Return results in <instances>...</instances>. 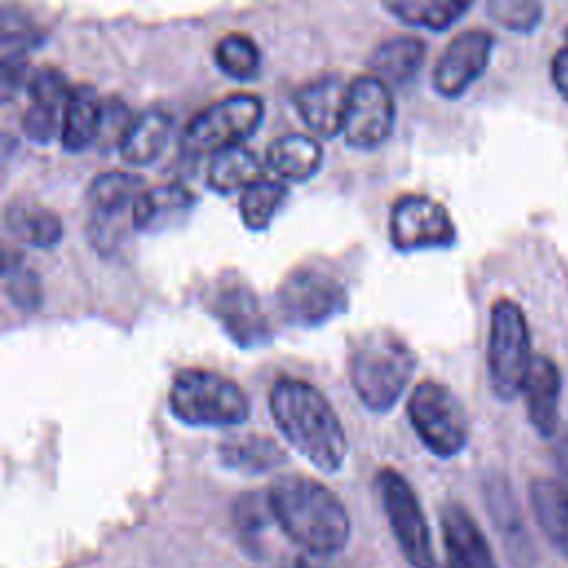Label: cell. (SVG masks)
Instances as JSON below:
<instances>
[{"instance_id": "obj_17", "label": "cell", "mask_w": 568, "mask_h": 568, "mask_svg": "<svg viewBox=\"0 0 568 568\" xmlns=\"http://www.w3.org/2000/svg\"><path fill=\"white\" fill-rule=\"evenodd\" d=\"M521 393L532 428L539 435L550 437L557 430L559 419L561 375L557 364L546 355H535L530 359Z\"/></svg>"}, {"instance_id": "obj_34", "label": "cell", "mask_w": 568, "mask_h": 568, "mask_svg": "<svg viewBox=\"0 0 568 568\" xmlns=\"http://www.w3.org/2000/svg\"><path fill=\"white\" fill-rule=\"evenodd\" d=\"M235 526L248 537L262 532L271 519H275L268 493H246L233 506Z\"/></svg>"}, {"instance_id": "obj_15", "label": "cell", "mask_w": 568, "mask_h": 568, "mask_svg": "<svg viewBox=\"0 0 568 568\" xmlns=\"http://www.w3.org/2000/svg\"><path fill=\"white\" fill-rule=\"evenodd\" d=\"M348 84L337 73L320 75L295 93V106L304 124L320 138L342 133Z\"/></svg>"}, {"instance_id": "obj_3", "label": "cell", "mask_w": 568, "mask_h": 568, "mask_svg": "<svg viewBox=\"0 0 568 568\" xmlns=\"http://www.w3.org/2000/svg\"><path fill=\"white\" fill-rule=\"evenodd\" d=\"M417 366L415 351L390 328H368L348 348V377L368 410L386 413L404 395Z\"/></svg>"}, {"instance_id": "obj_28", "label": "cell", "mask_w": 568, "mask_h": 568, "mask_svg": "<svg viewBox=\"0 0 568 568\" xmlns=\"http://www.w3.org/2000/svg\"><path fill=\"white\" fill-rule=\"evenodd\" d=\"M286 197V186L280 178L262 175L240 195V215L246 229L262 231L271 224Z\"/></svg>"}, {"instance_id": "obj_6", "label": "cell", "mask_w": 568, "mask_h": 568, "mask_svg": "<svg viewBox=\"0 0 568 568\" xmlns=\"http://www.w3.org/2000/svg\"><path fill=\"white\" fill-rule=\"evenodd\" d=\"M406 410L413 430L433 455L453 457L466 446L468 417L448 386L433 379L417 384Z\"/></svg>"}, {"instance_id": "obj_25", "label": "cell", "mask_w": 568, "mask_h": 568, "mask_svg": "<svg viewBox=\"0 0 568 568\" xmlns=\"http://www.w3.org/2000/svg\"><path fill=\"white\" fill-rule=\"evenodd\" d=\"M266 162H262L255 151L244 144L226 146L211 155L209 162V186L217 193L244 191L248 184L264 175Z\"/></svg>"}, {"instance_id": "obj_32", "label": "cell", "mask_w": 568, "mask_h": 568, "mask_svg": "<svg viewBox=\"0 0 568 568\" xmlns=\"http://www.w3.org/2000/svg\"><path fill=\"white\" fill-rule=\"evenodd\" d=\"M484 493H486V504H488V510L493 515V521L495 526L508 537L513 539V535H521V521H519V508H517V501L510 493V486L504 477L495 475L486 481L484 486Z\"/></svg>"}, {"instance_id": "obj_12", "label": "cell", "mask_w": 568, "mask_h": 568, "mask_svg": "<svg viewBox=\"0 0 568 568\" xmlns=\"http://www.w3.org/2000/svg\"><path fill=\"white\" fill-rule=\"evenodd\" d=\"M395 102L390 87L373 73L359 75L348 84L342 135L355 149L379 146L393 131Z\"/></svg>"}, {"instance_id": "obj_24", "label": "cell", "mask_w": 568, "mask_h": 568, "mask_svg": "<svg viewBox=\"0 0 568 568\" xmlns=\"http://www.w3.org/2000/svg\"><path fill=\"white\" fill-rule=\"evenodd\" d=\"M217 457L231 470L260 475L277 468L286 459V453L266 435H233L220 444Z\"/></svg>"}, {"instance_id": "obj_9", "label": "cell", "mask_w": 568, "mask_h": 568, "mask_svg": "<svg viewBox=\"0 0 568 568\" xmlns=\"http://www.w3.org/2000/svg\"><path fill=\"white\" fill-rule=\"evenodd\" d=\"M264 113L260 98L233 93L200 111L184 133V146L193 155H213L226 146L242 144L257 126Z\"/></svg>"}, {"instance_id": "obj_23", "label": "cell", "mask_w": 568, "mask_h": 568, "mask_svg": "<svg viewBox=\"0 0 568 568\" xmlns=\"http://www.w3.org/2000/svg\"><path fill=\"white\" fill-rule=\"evenodd\" d=\"M171 133V115L151 109L129 122L120 135V155L129 164H149L164 149Z\"/></svg>"}, {"instance_id": "obj_13", "label": "cell", "mask_w": 568, "mask_h": 568, "mask_svg": "<svg viewBox=\"0 0 568 568\" xmlns=\"http://www.w3.org/2000/svg\"><path fill=\"white\" fill-rule=\"evenodd\" d=\"M390 242L397 251L444 248L455 242V224L448 211L428 195H404L390 211Z\"/></svg>"}, {"instance_id": "obj_10", "label": "cell", "mask_w": 568, "mask_h": 568, "mask_svg": "<svg viewBox=\"0 0 568 568\" xmlns=\"http://www.w3.org/2000/svg\"><path fill=\"white\" fill-rule=\"evenodd\" d=\"M204 306L224 333L242 348L268 344L273 337L268 317L251 288L240 275H220L204 291Z\"/></svg>"}, {"instance_id": "obj_35", "label": "cell", "mask_w": 568, "mask_h": 568, "mask_svg": "<svg viewBox=\"0 0 568 568\" xmlns=\"http://www.w3.org/2000/svg\"><path fill=\"white\" fill-rule=\"evenodd\" d=\"M27 91H29V100L33 102L64 106L71 93V84L58 69H38L27 80Z\"/></svg>"}, {"instance_id": "obj_29", "label": "cell", "mask_w": 568, "mask_h": 568, "mask_svg": "<svg viewBox=\"0 0 568 568\" xmlns=\"http://www.w3.org/2000/svg\"><path fill=\"white\" fill-rule=\"evenodd\" d=\"M215 64L233 80H251L257 75L262 55L257 44L242 33H229L215 44Z\"/></svg>"}, {"instance_id": "obj_4", "label": "cell", "mask_w": 568, "mask_h": 568, "mask_svg": "<svg viewBox=\"0 0 568 568\" xmlns=\"http://www.w3.org/2000/svg\"><path fill=\"white\" fill-rule=\"evenodd\" d=\"M169 406L175 419L189 426H237L251 415L242 386L206 368L180 371L169 390Z\"/></svg>"}, {"instance_id": "obj_22", "label": "cell", "mask_w": 568, "mask_h": 568, "mask_svg": "<svg viewBox=\"0 0 568 568\" xmlns=\"http://www.w3.org/2000/svg\"><path fill=\"white\" fill-rule=\"evenodd\" d=\"M426 44L413 36L384 40L371 55V73L388 87L406 84L424 64Z\"/></svg>"}, {"instance_id": "obj_8", "label": "cell", "mask_w": 568, "mask_h": 568, "mask_svg": "<svg viewBox=\"0 0 568 568\" xmlns=\"http://www.w3.org/2000/svg\"><path fill=\"white\" fill-rule=\"evenodd\" d=\"M144 191V182L135 173L106 171L95 175L87 191L91 204L89 240L100 248H118L129 231H135L133 209Z\"/></svg>"}, {"instance_id": "obj_7", "label": "cell", "mask_w": 568, "mask_h": 568, "mask_svg": "<svg viewBox=\"0 0 568 568\" xmlns=\"http://www.w3.org/2000/svg\"><path fill=\"white\" fill-rule=\"evenodd\" d=\"M275 306L286 324L313 328L342 315L348 306V293L333 273L306 264L282 280Z\"/></svg>"}, {"instance_id": "obj_5", "label": "cell", "mask_w": 568, "mask_h": 568, "mask_svg": "<svg viewBox=\"0 0 568 568\" xmlns=\"http://www.w3.org/2000/svg\"><path fill=\"white\" fill-rule=\"evenodd\" d=\"M530 335L521 306L499 297L490 308L488 379L493 393L508 402L521 393L530 366Z\"/></svg>"}, {"instance_id": "obj_16", "label": "cell", "mask_w": 568, "mask_h": 568, "mask_svg": "<svg viewBox=\"0 0 568 568\" xmlns=\"http://www.w3.org/2000/svg\"><path fill=\"white\" fill-rule=\"evenodd\" d=\"M442 532L448 552V566L453 568H497L495 555L470 517L459 504H446L442 508Z\"/></svg>"}, {"instance_id": "obj_11", "label": "cell", "mask_w": 568, "mask_h": 568, "mask_svg": "<svg viewBox=\"0 0 568 568\" xmlns=\"http://www.w3.org/2000/svg\"><path fill=\"white\" fill-rule=\"evenodd\" d=\"M377 488L382 508L406 561L413 568H435L430 530L410 484L395 468H382L377 473Z\"/></svg>"}, {"instance_id": "obj_36", "label": "cell", "mask_w": 568, "mask_h": 568, "mask_svg": "<svg viewBox=\"0 0 568 568\" xmlns=\"http://www.w3.org/2000/svg\"><path fill=\"white\" fill-rule=\"evenodd\" d=\"M550 75H552V84H555L557 93L568 102V40L561 49H557V53L552 58Z\"/></svg>"}, {"instance_id": "obj_21", "label": "cell", "mask_w": 568, "mask_h": 568, "mask_svg": "<svg viewBox=\"0 0 568 568\" xmlns=\"http://www.w3.org/2000/svg\"><path fill=\"white\" fill-rule=\"evenodd\" d=\"M195 204V197L182 184L146 189L133 209L135 231H162L182 220Z\"/></svg>"}, {"instance_id": "obj_2", "label": "cell", "mask_w": 568, "mask_h": 568, "mask_svg": "<svg viewBox=\"0 0 568 568\" xmlns=\"http://www.w3.org/2000/svg\"><path fill=\"white\" fill-rule=\"evenodd\" d=\"M275 521L311 555H337L351 537V519L339 497L306 475H280L268 486Z\"/></svg>"}, {"instance_id": "obj_26", "label": "cell", "mask_w": 568, "mask_h": 568, "mask_svg": "<svg viewBox=\"0 0 568 568\" xmlns=\"http://www.w3.org/2000/svg\"><path fill=\"white\" fill-rule=\"evenodd\" d=\"M4 226L18 242L38 248H49L62 237L58 213L33 202H11L4 211Z\"/></svg>"}, {"instance_id": "obj_37", "label": "cell", "mask_w": 568, "mask_h": 568, "mask_svg": "<svg viewBox=\"0 0 568 568\" xmlns=\"http://www.w3.org/2000/svg\"><path fill=\"white\" fill-rule=\"evenodd\" d=\"M295 568H359L346 559H337V555H306L297 559Z\"/></svg>"}, {"instance_id": "obj_31", "label": "cell", "mask_w": 568, "mask_h": 568, "mask_svg": "<svg viewBox=\"0 0 568 568\" xmlns=\"http://www.w3.org/2000/svg\"><path fill=\"white\" fill-rule=\"evenodd\" d=\"M4 284H7V295L11 302L24 311H33L40 304V284L38 277L27 264L22 262L20 255H13L9 248L4 251Z\"/></svg>"}, {"instance_id": "obj_20", "label": "cell", "mask_w": 568, "mask_h": 568, "mask_svg": "<svg viewBox=\"0 0 568 568\" xmlns=\"http://www.w3.org/2000/svg\"><path fill=\"white\" fill-rule=\"evenodd\" d=\"M320 164L322 146L306 133H286L266 151V166L282 182H304L317 173Z\"/></svg>"}, {"instance_id": "obj_38", "label": "cell", "mask_w": 568, "mask_h": 568, "mask_svg": "<svg viewBox=\"0 0 568 568\" xmlns=\"http://www.w3.org/2000/svg\"><path fill=\"white\" fill-rule=\"evenodd\" d=\"M446 568H453V566H446Z\"/></svg>"}, {"instance_id": "obj_1", "label": "cell", "mask_w": 568, "mask_h": 568, "mask_svg": "<svg viewBox=\"0 0 568 568\" xmlns=\"http://www.w3.org/2000/svg\"><path fill=\"white\" fill-rule=\"evenodd\" d=\"M271 415L284 439L315 468L335 473L344 466L348 439L328 399L308 382L280 377L271 386Z\"/></svg>"}, {"instance_id": "obj_14", "label": "cell", "mask_w": 568, "mask_h": 568, "mask_svg": "<svg viewBox=\"0 0 568 568\" xmlns=\"http://www.w3.org/2000/svg\"><path fill=\"white\" fill-rule=\"evenodd\" d=\"M493 36L484 29H468L455 36L433 69V87L444 98H459L488 67Z\"/></svg>"}, {"instance_id": "obj_19", "label": "cell", "mask_w": 568, "mask_h": 568, "mask_svg": "<svg viewBox=\"0 0 568 568\" xmlns=\"http://www.w3.org/2000/svg\"><path fill=\"white\" fill-rule=\"evenodd\" d=\"M532 515L550 546L568 557V490L548 477H535L528 486Z\"/></svg>"}, {"instance_id": "obj_30", "label": "cell", "mask_w": 568, "mask_h": 568, "mask_svg": "<svg viewBox=\"0 0 568 568\" xmlns=\"http://www.w3.org/2000/svg\"><path fill=\"white\" fill-rule=\"evenodd\" d=\"M488 16L508 31L530 33L544 16L541 0H486Z\"/></svg>"}, {"instance_id": "obj_33", "label": "cell", "mask_w": 568, "mask_h": 568, "mask_svg": "<svg viewBox=\"0 0 568 568\" xmlns=\"http://www.w3.org/2000/svg\"><path fill=\"white\" fill-rule=\"evenodd\" d=\"M62 113L64 106L29 100V106L22 115V129L33 142L44 144L62 133Z\"/></svg>"}, {"instance_id": "obj_27", "label": "cell", "mask_w": 568, "mask_h": 568, "mask_svg": "<svg viewBox=\"0 0 568 568\" xmlns=\"http://www.w3.org/2000/svg\"><path fill=\"white\" fill-rule=\"evenodd\" d=\"M382 4L410 27L444 31L462 18L468 0H382Z\"/></svg>"}, {"instance_id": "obj_18", "label": "cell", "mask_w": 568, "mask_h": 568, "mask_svg": "<svg viewBox=\"0 0 568 568\" xmlns=\"http://www.w3.org/2000/svg\"><path fill=\"white\" fill-rule=\"evenodd\" d=\"M104 104L89 84L71 87L62 113V146L67 151H82L95 142L104 124Z\"/></svg>"}]
</instances>
